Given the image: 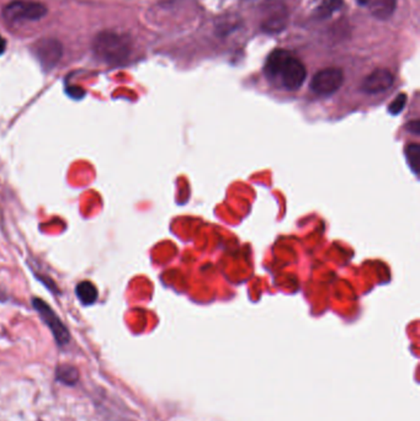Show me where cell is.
<instances>
[{"mask_svg":"<svg viewBox=\"0 0 420 421\" xmlns=\"http://www.w3.org/2000/svg\"><path fill=\"white\" fill-rule=\"evenodd\" d=\"M95 57L108 64H120L130 57L131 43L123 35L113 31L98 33L93 42Z\"/></svg>","mask_w":420,"mask_h":421,"instance_id":"obj_1","label":"cell"},{"mask_svg":"<svg viewBox=\"0 0 420 421\" xmlns=\"http://www.w3.org/2000/svg\"><path fill=\"white\" fill-rule=\"evenodd\" d=\"M47 14L46 5L31 0H14L5 5L3 16L9 23L38 21Z\"/></svg>","mask_w":420,"mask_h":421,"instance_id":"obj_2","label":"cell"},{"mask_svg":"<svg viewBox=\"0 0 420 421\" xmlns=\"http://www.w3.org/2000/svg\"><path fill=\"white\" fill-rule=\"evenodd\" d=\"M33 307L52 333L57 344L59 346L67 345L71 340V334L68 328L64 325V323L62 322L61 318L58 317L57 313L53 311V308L38 297H33Z\"/></svg>","mask_w":420,"mask_h":421,"instance_id":"obj_3","label":"cell"},{"mask_svg":"<svg viewBox=\"0 0 420 421\" xmlns=\"http://www.w3.org/2000/svg\"><path fill=\"white\" fill-rule=\"evenodd\" d=\"M344 83V73L340 68H326L317 71L311 81V91L319 96H329L339 91Z\"/></svg>","mask_w":420,"mask_h":421,"instance_id":"obj_4","label":"cell"},{"mask_svg":"<svg viewBox=\"0 0 420 421\" xmlns=\"http://www.w3.org/2000/svg\"><path fill=\"white\" fill-rule=\"evenodd\" d=\"M276 78H279L281 86L286 91H296L303 86V83L306 81L307 69H306V67L303 66L302 62L298 61L297 58L291 56L283 64Z\"/></svg>","mask_w":420,"mask_h":421,"instance_id":"obj_5","label":"cell"},{"mask_svg":"<svg viewBox=\"0 0 420 421\" xmlns=\"http://www.w3.org/2000/svg\"><path fill=\"white\" fill-rule=\"evenodd\" d=\"M265 15L261 30L268 33H281L285 30L288 21V9L285 5L276 0H269L268 5H265Z\"/></svg>","mask_w":420,"mask_h":421,"instance_id":"obj_6","label":"cell"},{"mask_svg":"<svg viewBox=\"0 0 420 421\" xmlns=\"http://www.w3.org/2000/svg\"><path fill=\"white\" fill-rule=\"evenodd\" d=\"M61 43L55 38H43L33 46V53L45 69H52L62 58Z\"/></svg>","mask_w":420,"mask_h":421,"instance_id":"obj_7","label":"cell"},{"mask_svg":"<svg viewBox=\"0 0 420 421\" xmlns=\"http://www.w3.org/2000/svg\"><path fill=\"white\" fill-rule=\"evenodd\" d=\"M393 84H395V76L392 71L378 68L365 78L361 84V89L366 94H381L391 89Z\"/></svg>","mask_w":420,"mask_h":421,"instance_id":"obj_8","label":"cell"},{"mask_svg":"<svg viewBox=\"0 0 420 421\" xmlns=\"http://www.w3.org/2000/svg\"><path fill=\"white\" fill-rule=\"evenodd\" d=\"M293 54L288 51H285V50H276V51L271 53L269 58H268V61H266V64H265L266 76L271 78V79H275L279 74V71H281L283 64Z\"/></svg>","mask_w":420,"mask_h":421,"instance_id":"obj_9","label":"cell"},{"mask_svg":"<svg viewBox=\"0 0 420 421\" xmlns=\"http://www.w3.org/2000/svg\"><path fill=\"white\" fill-rule=\"evenodd\" d=\"M76 296L83 306H91L98 301L99 292H98L96 286L91 281L84 279L76 284Z\"/></svg>","mask_w":420,"mask_h":421,"instance_id":"obj_10","label":"cell"},{"mask_svg":"<svg viewBox=\"0 0 420 421\" xmlns=\"http://www.w3.org/2000/svg\"><path fill=\"white\" fill-rule=\"evenodd\" d=\"M375 18L378 20H387L392 16L397 8V0H368Z\"/></svg>","mask_w":420,"mask_h":421,"instance_id":"obj_11","label":"cell"},{"mask_svg":"<svg viewBox=\"0 0 420 421\" xmlns=\"http://www.w3.org/2000/svg\"><path fill=\"white\" fill-rule=\"evenodd\" d=\"M56 377L63 384L74 386L79 381V372L74 366L61 364L57 367Z\"/></svg>","mask_w":420,"mask_h":421,"instance_id":"obj_12","label":"cell"},{"mask_svg":"<svg viewBox=\"0 0 420 421\" xmlns=\"http://www.w3.org/2000/svg\"><path fill=\"white\" fill-rule=\"evenodd\" d=\"M344 0H324L316 10V16L318 19H327L343 6Z\"/></svg>","mask_w":420,"mask_h":421,"instance_id":"obj_13","label":"cell"},{"mask_svg":"<svg viewBox=\"0 0 420 421\" xmlns=\"http://www.w3.org/2000/svg\"><path fill=\"white\" fill-rule=\"evenodd\" d=\"M407 161L409 163L412 171L414 174H418V164H419L420 159V148L418 143H411L406 147Z\"/></svg>","mask_w":420,"mask_h":421,"instance_id":"obj_14","label":"cell"},{"mask_svg":"<svg viewBox=\"0 0 420 421\" xmlns=\"http://www.w3.org/2000/svg\"><path fill=\"white\" fill-rule=\"evenodd\" d=\"M407 103V95L399 94L396 99L393 100L392 104L390 105V113L392 115L401 114Z\"/></svg>","mask_w":420,"mask_h":421,"instance_id":"obj_15","label":"cell"},{"mask_svg":"<svg viewBox=\"0 0 420 421\" xmlns=\"http://www.w3.org/2000/svg\"><path fill=\"white\" fill-rule=\"evenodd\" d=\"M68 94L71 95L72 98L74 99H81L84 96V91H81V88H76V86H71L68 89Z\"/></svg>","mask_w":420,"mask_h":421,"instance_id":"obj_16","label":"cell"},{"mask_svg":"<svg viewBox=\"0 0 420 421\" xmlns=\"http://www.w3.org/2000/svg\"><path fill=\"white\" fill-rule=\"evenodd\" d=\"M8 301H9L8 294H5L4 291L0 289V303L8 302Z\"/></svg>","mask_w":420,"mask_h":421,"instance_id":"obj_17","label":"cell"},{"mask_svg":"<svg viewBox=\"0 0 420 421\" xmlns=\"http://www.w3.org/2000/svg\"><path fill=\"white\" fill-rule=\"evenodd\" d=\"M5 50V41L3 38H0V54L4 52Z\"/></svg>","mask_w":420,"mask_h":421,"instance_id":"obj_18","label":"cell"},{"mask_svg":"<svg viewBox=\"0 0 420 421\" xmlns=\"http://www.w3.org/2000/svg\"><path fill=\"white\" fill-rule=\"evenodd\" d=\"M358 1H359L360 4L365 5L368 4V0H358Z\"/></svg>","mask_w":420,"mask_h":421,"instance_id":"obj_19","label":"cell"}]
</instances>
